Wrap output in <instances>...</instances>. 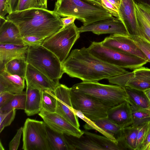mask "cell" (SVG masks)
<instances>
[{"instance_id":"cell-1","label":"cell","mask_w":150,"mask_h":150,"mask_svg":"<svg viewBox=\"0 0 150 150\" xmlns=\"http://www.w3.org/2000/svg\"><path fill=\"white\" fill-rule=\"evenodd\" d=\"M62 65L64 73L83 82H98L128 71L100 60L85 47L72 50Z\"/></svg>"},{"instance_id":"cell-2","label":"cell","mask_w":150,"mask_h":150,"mask_svg":"<svg viewBox=\"0 0 150 150\" xmlns=\"http://www.w3.org/2000/svg\"><path fill=\"white\" fill-rule=\"evenodd\" d=\"M6 18L17 26L21 37L35 36L46 38L63 27L60 16L53 11L44 8L16 11L8 14Z\"/></svg>"},{"instance_id":"cell-3","label":"cell","mask_w":150,"mask_h":150,"mask_svg":"<svg viewBox=\"0 0 150 150\" xmlns=\"http://www.w3.org/2000/svg\"><path fill=\"white\" fill-rule=\"evenodd\" d=\"M53 11L60 17H75L83 25L113 16L102 6L86 0H57Z\"/></svg>"},{"instance_id":"cell-4","label":"cell","mask_w":150,"mask_h":150,"mask_svg":"<svg viewBox=\"0 0 150 150\" xmlns=\"http://www.w3.org/2000/svg\"><path fill=\"white\" fill-rule=\"evenodd\" d=\"M71 88L89 95L110 107L128 101V95L125 88L116 85L82 81L74 84Z\"/></svg>"},{"instance_id":"cell-5","label":"cell","mask_w":150,"mask_h":150,"mask_svg":"<svg viewBox=\"0 0 150 150\" xmlns=\"http://www.w3.org/2000/svg\"><path fill=\"white\" fill-rule=\"evenodd\" d=\"M26 61L53 81L59 82L64 73L62 64L57 57L42 45L28 46Z\"/></svg>"},{"instance_id":"cell-6","label":"cell","mask_w":150,"mask_h":150,"mask_svg":"<svg viewBox=\"0 0 150 150\" xmlns=\"http://www.w3.org/2000/svg\"><path fill=\"white\" fill-rule=\"evenodd\" d=\"M88 49L91 54L100 60L125 69L133 70L149 62L134 55L105 47L100 42H92Z\"/></svg>"},{"instance_id":"cell-7","label":"cell","mask_w":150,"mask_h":150,"mask_svg":"<svg viewBox=\"0 0 150 150\" xmlns=\"http://www.w3.org/2000/svg\"><path fill=\"white\" fill-rule=\"evenodd\" d=\"M80 33L74 22L46 38L42 45L54 54L62 64L79 38Z\"/></svg>"},{"instance_id":"cell-8","label":"cell","mask_w":150,"mask_h":150,"mask_svg":"<svg viewBox=\"0 0 150 150\" xmlns=\"http://www.w3.org/2000/svg\"><path fill=\"white\" fill-rule=\"evenodd\" d=\"M23 150H51L47 125L43 121L27 118L23 129Z\"/></svg>"},{"instance_id":"cell-9","label":"cell","mask_w":150,"mask_h":150,"mask_svg":"<svg viewBox=\"0 0 150 150\" xmlns=\"http://www.w3.org/2000/svg\"><path fill=\"white\" fill-rule=\"evenodd\" d=\"M79 137L64 134L73 150H119L123 149L105 136H101L86 131Z\"/></svg>"},{"instance_id":"cell-10","label":"cell","mask_w":150,"mask_h":150,"mask_svg":"<svg viewBox=\"0 0 150 150\" xmlns=\"http://www.w3.org/2000/svg\"><path fill=\"white\" fill-rule=\"evenodd\" d=\"M71 99L73 108L91 120L106 117L108 111L111 108L89 95L71 88Z\"/></svg>"},{"instance_id":"cell-11","label":"cell","mask_w":150,"mask_h":150,"mask_svg":"<svg viewBox=\"0 0 150 150\" xmlns=\"http://www.w3.org/2000/svg\"><path fill=\"white\" fill-rule=\"evenodd\" d=\"M76 115L86 122L83 126L86 130H95L117 144H119L124 128L112 122L107 117L94 120L86 117L78 110L75 112Z\"/></svg>"},{"instance_id":"cell-12","label":"cell","mask_w":150,"mask_h":150,"mask_svg":"<svg viewBox=\"0 0 150 150\" xmlns=\"http://www.w3.org/2000/svg\"><path fill=\"white\" fill-rule=\"evenodd\" d=\"M71 91V88L60 83L56 88L54 91L57 100L55 112L79 129L78 117L73 111Z\"/></svg>"},{"instance_id":"cell-13","label":"cell","mask_w":150,"mask_h":150,"mask_svg":"<svg viewBox=\"0 0 150 150\" xmlns=\"http://www.w3.org/2000/svg\"><path fill=\"white\" fill-rule=\"evenodd\" d=\"M80 33L91 32L99 35L109 34L129 35L124 25L119 18L112 16L79 28Z\"/></svg>"},{"instance_id":"cell-14","label":"cell","mask_w":150,"mask_h":150,"mask_svg":"<svg viewBox=\"0 0 150 150\" xmlns=\"http://www.w3.org/2000/svg\"><path fill=\"white\" fill-rule=\"evenodd\" d=\"M38 115L49 127L56 132L77 137L83 133V130L76 127L56 112H50L42 109Z\"/></svg>"},{"instance_id":"cell-15","label":"cell","mask_w":150,"mask_h":150,"mask_svg":"<svg viewBox=\"0 0 150 150\" xmlns=\"http://www.w3.org/2000/svg\"><path fill=\"white\" fill-rule=\"evenodd\" d=\"M100 42L103 45L107 47L134 55L149 61L144 54L129 38L128 35H110Z\"/></svg>"},{"instance_id":"cell-16","label":"cell","mask_w":150,"mask_h":150,"mask_svg":"<svg viewBox=\"0 0 150 150\" xmlns=\"http://www.w3.org/2000/svg\"><path fill=\"white\" fill-rule=\"evenodd\" d=\"M26 85L41 91H54L59 84L52 80L30 64H28L25 77Z\"/></svg>"},{"instance_id":"cell-17","label":"cell","mask_w":150,"mask_h":150,"mask_svg":"<svg viewBox=\"0 0 150 150\" xmlns=\"http://www.w3.org/2000/svg\"><path fill=\"white\" fill-rule=\"evenodd\" d=\"M119 19L129 35H138V27L133 0H121L118 9Z\"/></svg>"},{"instance_id":"cell-18","label":"cell","mask_w":150,"mask_h":150,"mask_svg":"<svg viewBox=\"0 0 150 150\" xmlns=\"http://www.w3.org/2000/svg\"><path fill=\"white\" fill-rule=\"evenodd\" d=\"M132 110L129 103L125 101L110 108L108 111L107 117L123 128L132 125L133 123Z\"/></svg>"},{"instance_id":"cell-19","label":"cell","mask_w":150,"mask_h":150,"mask_svg":"<svg viewBox=\"0 0 150 150\" xmlns=\"http://www.w3.org/2000/svg\"><path fill=\"white\" fill-rule=\"evenodd\" d=\"M28 47L23 45L0 44V70L12 60L16 59H26Z\"/></svg>"},{"instance_id":"cell-20","label":"cell","mask_w":150,"mask_h":150,"mask_svg":"<svg viewBox=\"0 0 150 150\" xmlns=\"http://www.w3.org/2000/svg\"><path fill=\"white\" fill-rule=\"evenodd\" d=\"M25 78L11 74L4 69L0 70V93L8 92L14 94L23 91Z\"/></svg>"},{"instance_id":"cell-21","label":"cell","mask_w":150,"mask_h":150,"mask_svg":"<svg viewBox=\"0 0 150 150\" xmlns=\"http://www.w3.org/2000/svg\"><path fill=\"white\" fill-rule=\"evenodd\" d=\"M0 44L23 45L21 36L17 26L13 22L0 18Z\"/></svg>"},{"instance_id":"cell-22","label":"cell","mask_w":150,"mask_h":150,"mask_svg":"<svg viewBox=\"0 0 150 150\" xmlns=\"http://www.w3.org/2000/svg\"><path fill=\"white\" fill-rule=\"evenodd\" d=\"M133 71V75L125 87L142 91L150 88V69L143 66Z\"/></svg>"},{"instance_id":"cell-23","label":"cell","mask_w":150,"mask_h":150,"mask_svg":"<svg viewBox=\"0 0 150 150\" xmlns=\"http://www.w3.org/2000/svg\"><path fill=\"white\" fill-rule=\"evenodd\" d=\"M25 113L31 116L38 114L41 111L42 91L27 85Z\"/></svg>"},{"instance_id":"cell-24","label":"cell","mask_w":150,"mask_h":150,"mask_svg":"<svg viewBox=\"0 0 150 150\" xmlns=\"http://www.w3.org/2000/svg\"><path fill=\"white\" fill-rule=\"evenodd\" d=\"M124 87L128 95V102L133 109L150 110V101L143 91Z\"/></svg>"},{"instance_id":"cell-25","label":"cell","mask_w":150,"mask_h":150,"mask_svg":"<svg viewBox=\"0 0 150 150\" xmlns=\"http://www.w3.org/2000/svg\"><path fill=\"white\" fill-rule=\"evenodd\" d=\"M47 128L48 139L51 150H73L64 134L56 132L47 125Z\"/></svg>"},{"instance_id":"cell-26","label":"cell","mask_w":150,"mask_h":150,"mask_svg":"<svg viewBox=\"0 0 150 150\" xmlns=\"http://www.w3.org/2000/svg\"><path fill=\"white\" fill-rule=\"evenodd\" d=\"M142 124L137 126L131 125L124 128L122 137L119 143L124 149L127 148L135 150L138 133Z\"/></svg>"},{"instance_id":"cell-27","label":"cell","mask_w":150,"mask_h":150,"mask_svg":"<svg viewBox=\"0 0 150 150\" xmlns=\"http://www.w3.org/2000/svg\"><path fill=\"white\" fill-rule=\"evenodd\" d=\"M27 64L26 59H16L7 63L2 69L11 74L25 78Z\"/></svg>"},{"instance_id":"cell-28","label":"cell","mask_w":150,"mask_h":150,"mask_svg":"<svg viewBox=\"0 0 150 150\" xmlns=\"http://www.w3.org/2000/svg\"><path fill=\"white\" fill-rule=\"evenodd\" d=\"M26 96V91L15 94L14 97L9 102L0 108V113L5 114L14 109L24 110Z\"/></svg>"},{"instance_id":"cell-29","label":"cell","mask_w":150,"mask_h":150,"mask_svg":"<svg viewBox=\"0 0 150 150\" xmlns=\"http://www.w3.org/2000/svg\"><path fill=\"white\" fill-rule=\"evenodd\" d=\"M57 104V98L53 91L50 90L42 91V109L50 112H55Z\"/></svg>"},{"instance_id":"cell-30","label":"cell","mask_w":150,"mask_h":150,"mask_svg":"<svg viewBox=\"0 0 150 150\" xmlns=\"http://www.w3.org/2000/svg\"><path fill=\"white\" fill-rule=\"evenodd\" d=\"M135 7L138 27L137 35L150 42V24L139 11L135 4Z\"/></svg>"},{"instance_id":"cell-31","label":"cell","mask_w":150,"mask_h":150,"mask_svg":"<svg viewBox=\"0 0 150 150\" xmlns=\"http://www.w3.org/2000/svg\"><path fill=\"white\" fill-rule=\"evenodd\" d=\"M47 0H19L17 11L31 8L47 9Z\"/></svg>"},{"instance_id":"cell-32","label":"cell","mask_w":150,"mask_h":150,"mask_svg":"<svg viewBox=\"0 0 150 150\" xmlns=\"http://www.w3.org/2000/svg\"><path fill=\"white\" fill-rule=\"evenodd\" d=\"M128 36L150 62V42L137 35H129Z\"/></svg>"},{"instance_id":"cell-33","label":"cell","mask_w":150,"mask_h":150,"mask_svg":"<svg viewBox=\"0 0 150 150\" xmlns=\"http://www.w3.org/2000/svg\"><path fill=\"white\" fill-rule=\"evenodd\" d=\"M132 115L133 122L132 125H139L150 120V110L132 108Z\"/></svg>"},{"instance_id":"cell-34","label":"cell","mask_w":150,"mask_h":150,"mask_svg":"<svg viewBox=\"0 0 150 150\" xmlns=\"http://www.w3.org/2000/svg\"><path fill=\"white\" fill-rule=\"evenodd\" d=\"M133 72H128L122 74L112 77L108 79L109 83L117 85L122 87H125L126 84L129 80L133 76Z\"/></svg>"},{"instance_id":"cell-35","label":"cell","mask_w":150,"mask_h":150,"mask_svg":"<svg viewBox=\"0 0 150 150\" xmlns=\"http://www.w3.org/2000/svg\"><path fill=\"white\" fill-rule=\"evenodd\" d=\"M16 109H13L7 113H0V132L4 128L10 125L14 120L16 114Z\"/></svg>"},{"instance_id":"cell-36","label":"cell","mask_w":150,"mask_h":150,"mask_svg":"<svg viewBox=\"0 0 150 150\" xmlns=\"http://www.w3.org/2000/svg\"><path fill=\"white\" fill-rule=\"evenodd\" d=\"M150 125V120L141 125L138 133L135 150H140L141 146Z\"/></svg>"},{"instance_id":"cell-37","label":"cell","mask_w":150,"mask_h":150,"mask_svg":"<svg viewBox=\"0 0 150 150\" xmlns=\"http://www.w3.org/2000/svg\"><path fill=\"white\" fill-rule=\"evenodd\" d=\"M46 38L35 36H26L21 37L23 45L28 46L42 45Z\"/></svg>"},{"instance_id":"cell-38","label":"cell","mask_w":150,"mask_h":150,"mask_svg":"<svg viewBox=\"0 0 150 150\" xmlns=\"http://www.w3.org/2000/svg\"><path fill=\"white\" fill-rule=\"evenodd\" d=\"M23 127H21L18 130L16 134L9 144V150H17L20 143L21 136L23 133Z\"/></svg>"},{"instance_id":"cell-39","label":"cell","mask_w":150,"mask_h":150,"mask_svg":"<svg viewBox=\"0 0 150 150\" xmlns=\"http://www.w3.org/2000/svg\"><path fill=\"white\" fill-rule=\"evenodd\" d=\"M103 7L108 11L112 15L119 18L118 9L108 0H100Z\"/></svg>"},{"instance_id":"cell-40","label":"cell","mask_w":150,"mask_h":150,"mask_svg":"<svg viewBox=\"0 0 150 150\" xmlns=\"http://www.w3.org/2000/svg\"><path fill=\"white\" fill-rule=\"evenodd\" d=\"M10 0H0V18L6 19V15L10 14L12 12L10 5Z\"/></svg>"},{"instance_id":"cell-41","label":"cell","mask_w":150,"mask_h":150,"mask_svg":"<svg viewBox=\"0 0 150 150\" xmlns=\"http://www.w3.org/2000/svg\"><path fill=\"white\" fill-rule=\"evenodd\" d=\"M134 3L139 11L150 24V7L145 4Z\"/></svg>"},{"instance_id":"cell-42","label":"cell","mask_w":150,"mask_h":150,"mask_svg":"<svg viewBox=\"0 0 150 150\" xmlns=\"http://www.w3.org/2000/svg\"><path fill=\"white\" fill-rule=\"evenodd\" d=\"M15 95V94L8 92L0 93V108L9 102Z\"/></svg>"},{"instance_id":"cell-43","label":"cell","mask_w":150,"mask_h":150,"mask_svg":"<svg viewBox=\"0 0 150 150\" xmlns=\"http://www.w3.org/2000/svg\"><path fill=\"white\" fill-rule=\"evenodd\" d=\"M150 145V125L142 142L140 150H149Z\"/></svg>"},{"instance_id":"cell-44","label":"cell","mask_w":150,"mask_h":150,"mask_svg":"<svg viewBox=\"0 0 150 150\" xmlns=\"http://www.w3.org/2000/svg\"><path fill=\"white\" fill-rule=\"evenodd\" d=\"M76 18L74 17L68 16L61 18V21L64 27L71 25L74 22Z\"/></svg>"},{"instance_id":"cell-45","label":"cell","mask_w":150,"mask_h":150,"mask_svg":"<svg viewBox=\"0 0 150 150\" xmlns=\"http://www.w3.org/2000/svg\"><path fill=\"white\" fill-rule=\"evenodd\" d=\"M19 1V0H10V5L12 12L17 11Z\"/></svg>"},{"instance_id":"cell-46","label":"cell","mask_w":150,"mask_h":150,"mask_svg":"<svg viewBox=\"0 0 150 150\" xmlns=\"http://www.w3.org/2000/svg\"><path fill=\"white\" fill-rule=\"evenodd\" d=\"M119 9L121 0H108Z\"/></svg>"},{"instance_id":"cell-47","label":"cell","mask_w":150,"mask_h":150,"mask_svg":"<svg viewBox=\"0 0 150 150\" xmlns=\"http://www.w3.org/2000/svg\"><path fill=\"white\" fill-rule=\"evenodd\" d=\"M92 3L95 4L102 6L100 0H86Z\"/></svg>"},{"instance_id":"cell-48","label":"cell","mask_w":150,"mask_h":150,"mask_svg":"<svg viewBox=\"0 0 150 150\" xmlns=\"http://www.w3.org/2000/svg\"><path fill=\"white\" fill-rule=\"evenodd\" d=\"M143 91L150 101V88Z\"/></svg>"},{"instance_id":"cell-49","label":"cell","mask_w":150,"mask_h":150,"mask_svg":"<svg viewBox=\"0 0 150 150\" xmlns=\"http://www.w3.org/2000/svg\"><path fill=\"white\" fill-rule=\"evenodd\" d=\"M134 2L136 3H144L146 0H133Z\"/></svg>"},{"instance_id":"cell-50","label":"cell","mask_w":150,"mask_h":150,"mask_svg":"<svg viewBox=\"0 0 150 150\" xmlns=\"http://www.w3.org/2000/svg\"><path fill=\"white\" fill-rule=\"evenodd\" d=\"M143 4H146L150 7V0H146L144 3Z\"/></svg>"},{"instance_id":"cell-51","label":"cell","mask_w":150,"mask_h":150,"mask_svg":"<svg viewBox=\"0 0 150 150\" xmlns=\"http://www.w3.org/2000/svg\"><path fill=\"white\" fill-rule=\"evenodd\" d=\"M4 149L3 147V146L1 143V142H0V150H4Z\"/></svg>"},{"instance_id":"cell-52","label":"cell","mask_w":150,"mask_h":150,"mask_svg":"<svg viewBox=\"0 0 150 150\" xmlns=\"http://www.w3.org/2000/svg\"><path fill=\"white\" fill-rule=\"evenodd\" d=\"M149 150H150V145L149 147Z\"/></svg>"}]
</instances>
